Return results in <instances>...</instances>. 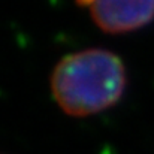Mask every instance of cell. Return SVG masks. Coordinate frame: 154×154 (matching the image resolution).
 <instances>
[{"instance_id": "6da1fadb", "label": "cell", "mask_w": 154, "mask_h": 154, "mask_svg": "<svg viewBox=\"0 0 154 154\" xmlns=\"http://www.w3.org/2000/svg\"><path fill=\"white\" fill-rule=\"evenodd\" d=\"M123 60L109 50L88 48L64 55L54 67L51 93L70 117H90L114 106L126 88Z\"/></svg>"}, {"instance_id": "7a4b0ae2", "label": "cell", "mask_w": 154, "mask_h": 154, "mask_svg": "<svg viewBox=\"0 0 154 154\" xmlns=\"http://www.w3.org/2000/svg\"><path fill=\"white\" fill-rule=\"evenodd\" d=\"M88 8L91 20L105 33L121 35L154 20V0H76Z\"/></svg>"}]
</instances>
